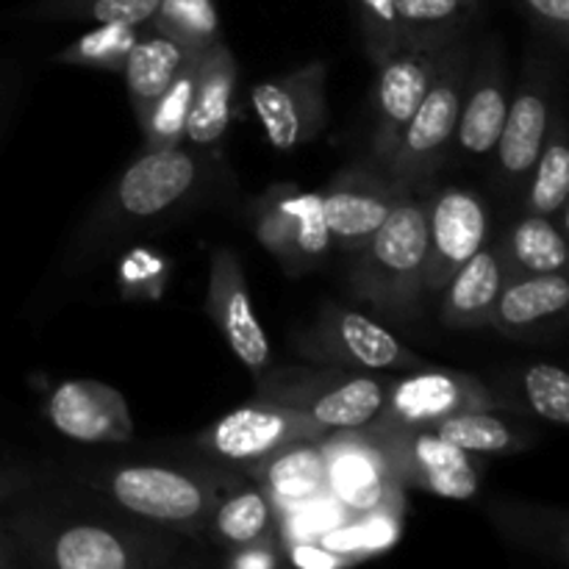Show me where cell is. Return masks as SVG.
Wrapping results in <instances>:
<instances>
[{"instance_id":"cell-1","label":"cell","mask_w":569,"mask_h":569,"mask_svg":"<svg viewBox=\"0 0 569 569\" xmlns=\"http://www.w3.org/2000/svg\"><path fill=\"white\" fill-rule=\"evenodd\" d=\"M428 203L406 192L359 248L353 287L378 309L406 311L426 292Z\"/></svg>"},{"instance_id":"cell-11","label":"cell","mask_w":569,"mask_h":569,"mask_svg":"<svg viewBox=\"0 0 569 569\" xmlns=\"http://www.w3.org/2000/svg\"><path fill=\"white\" fill-rule=\"evenodd\" d=\"M489 242V209L467 187H445L428 200L426 292H442L456 270Z\"/></svg>"},{"instance_id":"cell-10","label":"cell","mask_w":569,"mask_h":569,"mask_svg":"<svg viewBox=\"0 0 569 569\" xmlns=\"http://www.w3.org/2000/svg\"><path fill=\"white\" fill-rule=\"evenodd\" d=\"M256 233L261 244L292 272L320 264L333 244L322 211V192H303L295 187L270 189L259 203Z\"/></svg>"},{"instance_id":"cell-22","label":"cell","mask_w":569,"mask_h":569,"mask_svg":"<svg viewBox=\"0 0 569 569\" xmlns=\"http://www.w3.org/2000/svg\"><path fill=\"white\" fill-rule=\"evenodd\" d=\"M192 56L198 53L189 50L187 44L178 42V39L156 31L148 22L139 28L137 42L131 44V50H128L126 56V64H122L120 70L122 78H126L128 98H131L139 128H142L144 117H148L156 98L170 87L172 78L178 76V70H181Z\"/></svg>"},{"instance_id":"cell-39","label":"cell","mask_w":569,"mask_h":569,"mask_svg":"<svg viewBox=\"0 0 569 569\" xmlns=\"http://www.w3.org/2000/svg\"><path fill=\"white\" fill-rule=\"evenodd\" d=\"M533 22L553 39L559 48H567L569 37V0H526Z\"/></svg>"},{"instance_id":"cell-42","label":"cell","mask_w":569,"mask_h":569,"mask_svg":"<svg viewBox=\"0 0 569 569\" xmlns=\"http://www.w3.org/2000/svg\"><path fill=\"white\" fill-rule=\"evenodd\" d=\"M17 561L14 556V539H11L9 528H6V522H0V569L3 567H11Z\"/></svg>"},{"instance_id":"cell-40","label":"cell","mask_w":569,"mask_h":569,"mask_svg":"<svg viewBox=\"0 0 569 569\" xmlns=\"http://www.w3.org/2000/svg\"><path fill=\"white\" fill-rule=\"evenodd\" d=\"M281 561H283V542L278 539V533H272V537H264L259 539V542L233 550L228 565L233 569H272L281 565Z\"/></svg>"},{"instance_id":"cell-41","label":"cell","mask_w":569,"mask_h":569,"mask_svg":"<svg viewBox=\"0 0 569 569\" xmlns=\"http://www.w3.org/2000/svg\"><path fill=\"white\" fill-rule=\"evenodd\" d=\"M283 561H289V565H295V567H303V569H339V567L350 565V561H345L342 556L320 548L315 539H309V542L283 545Z\"/></svg>"},{"instance_id":"cell-36","label":"cell","mask_w":569,"mask_h":569,"mask_svg":"<svg viewBox=\"0 0 569 569\" xmlns=\"http://www.w3.org/2000/svg\"><path fill=\"white\" fill-rule=\"evenodd\" d=\"M522 389L542 420L565 428L569 422V378L556 365H531L522 376Z\"/></svg>"},{"instance_id":"cell-14","label":"cell","mask_w":569,"mask_h":569,"mask_svg":"<svg viewBox=\"0 0 569 569\" xmlns=\"http://www.w3.org/2000/svg\"><path fill=\"white\" fill-rule=\"evenodd\" d=\"M472 409H498V400L481 381L465 372L422 370L387 383L378 422L422 428Z\"/></svg>"},{"instance_id":"cell-19","label":"cell","mask_w":569,"mask_h":569,"mask_svg":"<svg viewBox=\"0 0 569 569\" xmlns=\"http://www.w3.org/2000/svg\"><path fill=\"white\" fill-rule=\"evenodd\" d=\"M409 189L395 183L389 176L365 170H348L322 192L331 242L342 250H359L381 228L392 206Z\"/></svg>"},{"instance_id":"cell-6","label":"cell","mask_w":569,"mask_h":569,"mask_svg":"<svg viewBox=\"0 0 569 569\" xmlns=\"http://www.w3.org/2000/svg\"><path fill=\"white\" fill-rule=\"evenodd\" d=\"M328 433L331 431L326 426L300 409L261 398L220 417L209 431H203L200 445L228 465L248 467L287 445L322 442Z\"/></svg>"},{"instance_id":"cell-4","label":"cell","mask_w":569,"mask_h":569,"mask_svg":"<svg viewBox=\"0 0 569 569\" xmlns=\"http://www.w3.org/2000/svg\"><path fill=\"white\" fill-rule=\"evenodd\" d=\"M261 398L292 406L326 426L328 431L365 428L378 420L387 398V383L370 376H345L333 370H287L261 383Z\"/></svg>"},{"instance_id":"cell-15","label":"cell","mask_w":569,"mask_h":569,"mask_svg":"<svg viewBox=\"0 0 569 569\" xmlns=\"http://www.w3.org/2000/svg\"><path fill=\"white\" fill-rule=\"evenodd\" d=\"M511 103V81L506 70V50L498 39L470 61L459 122H456V150L465 159H487L503 131L506 111Z\"/></svg>"},{"instance_id":"cell-32","label":"cell","mask_w":569,"mask_h":569,"mask_svg":"<svg viewBox=\"0 0 569 569\" xmlns=\"http://www.w3.org/2000/svg\"><path fill=\"white\" fill-rule=\"evenodd\" d=\"M198 61L200 53L192 56L187 64L178 70L172 78L170 87L156 98L150 106L148 117L142 122L144 133V150H159V148H176L183 142V131H187V117L189 106H192L194 92V76H198Z\"/></svg>"},{"instance_id":"cell-18","label":"cell","mask_w":569,"mask_h":569,"mask_svg":"<svg viewBox=\"0 0 569 569\" xmlns=\"http://www.w3.org/2000/svg\"><path fill=\"white\" fill-rule=\"evenodd\" d=\"M206 309L220 333L226 337L228 348L253 376H261L270 365V339L261 328L253 311L248 281H244L242 264L231 250H217L211 259L209 298Z\"/></svg>"},{"instance_id":"cell-31","label":"cell","mask_w":569,"mask_h":569,"mask_svg":"<svg viewBox=\"0 0 569 569\" xmlns=\"http://www.w3.org/2000/svg\"><path fill=\"white\" fill-rule=\"evenodd\" d=\"M433 433H439L442 439H448L456 448L467 450L470 456L481 453H511V450L526 448L528 433L520 431L517 426H511L506 417L495 415V409H472V411H459V415H450L445 420L433 422Z\"/></svg>"},{"instance_id":"cell-30","label":"cell","mask_w":569,"mask_h":569,"mask_svg":"<svg viewBox=\"0 0 569 569\" xmlns=\"http://www.w3.org/2000/svg\"><path fill=\"white\" fill-rule=\"evenodd\" d=\"M400 531H403V509H381L367 511V515H348L342 522L322 531L315 542L356 565L367 556L392 548Z\"/></svg>"},{"instance_id":"cell-20","label":"cell","mask_w":569,"mask_h":569,"mask_svg":"<svg viewBox=\"0 0 569 569\" xmlns=\"http://www.w3.org/2000/svg\"><path fill=\"white\" fill-rule=\"evenodd\" d=\"M233 92H237V59L220 39L200 53L183 139L198 148L220 144L231 126Z\"/></svg>"},{"instance_id":"cell-33","label":"cell","mask_w":569,"mask_h":569,"mask_svg":"<svg viewBox=\"0 0 569 569\" xmlns=\"http://www.w3.org/2000/svg\"><path fill=\"white\" fill-rule=\"evenodd\" d=\"M161 0H37L22 11L26 20H78V22H126L144 26Z\"/></svg>"},{"instance_id":"cell-3","label":"cell","mask_w":569,"mask_h":569,"mask_svg":"<svg viewBox=\"0 0 569 569\" xmlns=\"http://www.w3.org/2000/svg\"><path fill=\"white\" fill-rule=\"evenodd\" d=\"M365 431L381 448L400 487H415L450 500H472L481 489V472L472 465V456L431 428L387 426L376 420L365 426Z\"/></svg>"},{"instance_id":"cell-28","label":"cell","mask_w":569,"mask_h":569,"mask_svg":"<svg viewBox=\"0 0 569 569\" xmlns=\"http://www.w3.org/2000/svg\"><path fill=\"white\" fill-rule=\"evenodd\" d=\"M400 22V48L442 50L459 39L478 0H395Z\"/></svg>"},{"instance_id":"cell-37","label":"cell","mask_w":569,"mask_h":569,"mask_svg":"<svg viewBox=\"0 0 569 569\" xmlns=\"http://www.w3.org/2000/svg\"><path fill=\"white\" fill-rule=\"evenodd\" d=\"M345 517H348V511L339 503H333L328 495H322V498L300 503L295 506V509L278 511L276 533L283 545L309 542V539H317L322 531H328V528H333L337 522H342Z\"/></svg>"},{"instance_id":"cell-26","label":"cell","mask_w":569,"mask_h":569,"mask_svg":"<svg viewBox=\"0 0 569 569\" xmlns=\"http://www.w3.org/2000/svg\"><path fill=\"white\" fill-rule=\"evenodd\" d=\"M506 276H539V272L567 270L565 226L550 217L528 214L511 226L498 242Z\"/></svg>"},{"instance_id":"cell-21","label":"cell","mask_w":569,"mask_h":569,"mask_svg":"<svg viewBox=\"0 0 569 569\" xmlns=\"http://www.w3.org/2000/svg\"><path fill=\"white\" fill-rule=\"evenodd\" d=\"M250 478L270 495L276 511L295 509L300 503L326 495V450L322 442H295L256 465L244 467Z\"/></svg>"},{"instance_id":"cell-7","label":"cell","mask_w":569,"mask_h":569,"mask_svg":"<svg viewBox=\"0 0 569 569\" xmlns=\"http://www.w3.org/2000/svg\"><path fill=\"white\" fill-rule=\"evenodd\" d=\"M326 450V495L348 515L381 509H403V487L392 478L381 448L365 428L331 431L322 439Z\"/></svg>"},{"instance_id":"cell-27","label":"cell","mask_w":569,"mask_h":569,"mask_svg":"<svg viewBox=\"0 0 569 569\" xmlns=\"http://www.w3.org/2000/svg\"><path fill=\"white\" fill-rule=\"evenodd\" d=\"M276 503L256 483V487L237 489V492L217 500L209 520H206V528H209V537L217 545L237 550L264 537H272L276 533Z\"/></svg>"},{"instance_id":"cell-12","label":"cell","mask_w":569,"mask_h":569,"mask_svg":"<svg viewBox=\"0 0 569 569\" xmlns=\"http://www.w3.org/2000/svg\"><path fill=\"white\" fill-rule=\"evenodd\" d=\"M198 159L181 144L144 150L111 189V217L120 222H144L176 209L194 189Z\"/></svg>"},{"instance_id":"cell-24","label":"cell","mask_w":569,"mask_h":569,"mask_svg":"<svg viewBox=\"0 0 569 569\" xmlns=\"http://www.w3.org/2000/svg\"><path fill=\"white\" fill-rule=\"evenodd\" d=\"M148 548L144 539L117 528L76 522L56 533L50 542V561L59 569H128L153 561Z\"/></svg>"},{"instance_id":"cell-34","label":"cell","mask_w":569,"mask_h":569,"mask_svg":"<svg viewBox=\"0 0 569 569\" xmlns=\"http://www.w3.org/2000/svg\"><path fill=\"white\" fill-rule=\"evenodd\" d=\"M148 26L178 39L194 53H203L206 48L222 39L214 0H161Z\"/></svg>"},{"instance_id":"cell-43","label":"cell","mask_w":569,"mask_h":569,"mask_svg":"<svg viewBox=\"0 0 569 569\" xmlns=\"http://www.w3.org/2000/svg\"><path fill=\"white\" fill-rule=\"evenodd\" d=\"M0 522H3V520H0Z\"/></svg>"},{"instance_id":"cell-8","label":"cell","mask_w":569,"mask_h":569,"mask_svg":"<svg viewBox=\"0 0 569 569\" xmlns=\"http://www.w3.org/2000/svg\"><path fill=\"white\" fill-rule=\"evenodd\" d=\"M326 72L322 61H311L250 89V106L278 153L303 148L326 126Z\"/></svg>"},{"instance_id":"cell-23","label":"cell","mask_w":569,"mask_h":569,"mask_svg":"<svg viewBox=\"0 0 569 569\" xmlns=\"http://www.w3.org/2000/svg\"><path fill=\"white\" fill-rule=\"evenodd\" d=\"M506 267L498 244H483L476 256L465 261L450 276L442 292V320L450 328H483L489 326L495 300L506 283Z\"/></svg>"},{"instance_id":"cell-5","label":"cell","mask_w":569,"mask_h":569,"mask_svg":"<svg viewBox=\"0 0 569 569\" xmlns=\"http://www.w3.org/2000/svg\"><path fill=\"white\" fill-rule=\"evenodd\" d=\"M106 492L117 506L139 520L167 528L200 531L217 503L214 483L172 470V467H122L106 478Z\"/></svg>"},{"instance_id":"cell-17","label":"cell","mask_w":569,"mask_h":569,"mask_svg":"<svg viewBox=\"0 0 569 569\" xmlns=\"http://www.w3.org/2000/svg\"><path fill=\"white\" fill-rule=\"evenodd\" d=\"M48 420L72 442L122 445L133 439V417L122 392L89 378L59 383L50 392Z\"/></svg>"},{"instance_id":"cell-9","label":"cell","mask_w":569,"mask_h":569,"mask_svg":"<svg viewBox=\"0 0 569 569\" xmlns=\"http://www.w3.org/2000/svg\"><path fill=\"white\" fill-rule=\"evenodd\" d=\"M300 350L317 361L342 370H400L426 367L387 328L342 306H326L306 333Z\"/></svg>"},{"instance_id":"cell-25","label":"cell","mask_w":569,"mask_h":569,"mask_svg":"<svg viewBox=\"0 0 569 569\" xmlns=\"http://www.w3.org/2000/svg\"><path fill=\"white\" fill-rule=\"evenodd\" d=\"M569 306L567 272H539V276L506 278L495 300L489 326L500 333H520L537 322L565 315Z\"/></svg>"},{"instance_id":"cell-16","label":"cell","mask_w":569,"mask_h":569,"mask_svg":"<svg viewBox=\"0 0 569 569\" xmlns=\"http://www.w3.org/2000/svg\"><path fill=\"white\" fill-rule=\"evenodd\" d=\"M445 50V48H442ZM442 50L398 48L378 64L376 87V131H372V156L381 164L392 156L406 122L426 98L433 76L439 70Z\"/></svg>"},{"instance_id":"cell-38","label":"cell","mask_w":569,"mask_h":569,"mask_svg":"<svg viewBox=\"0 0 569 569\" xmlns=\"http://www.w3.org/2000/svg\"><path fill=\"white\" fill-rule=\"evenodd\" d=\"M353 9L359 14L367 53L376 64H381L389 53L400 48L398 6L395 0H353Z\"/></svg>"},{"instance_id":"cell-35","label":"cell","mask_w":569,"mask_h":569,"mask_svg":"<svg viewBox=\"0 0 569 569\" xmlns=\"http://www.w3.org/2000/svg\"><path fill=\"white\" fill-rule=\"evenodd\" d=\"M139 28L142 26H126V22H100L98 28L83 33L72 44H67L56 61L59 64L72 67H94V70H111L120 72L126 64V56L131 44L137 42Z\"/></svg>"},{"instance_id":"cell-13","label":"cell","mask_w":569,"mask_h":569,"mask_svg":"<svg viewBox=\"0 0 569 569\" xmlns=\"http://www.w3.org/2000/svg\"><path fill=\"white\" fill-rule=\"evenodd\" d=\"M553 122V76L537 53L528 61L517 92H511L503 131L495 144V167L500 181L520 183L531 176V167L542 150Z\"/></svg>"},{"instance_id":"cell-2","label":"cell","mask_w":569,"mask_h":569,"mask_svg":"<svg viewBox=\"0 0 569 569\" xmlns=\"http://www.w3.org/2000/svg\"><path fill=\"white\" fill-rule=\"evenodd\" d=\"M470 61V50L459 44V39L442 50L439 70L426 98L406 122L392 156L383 164L387 176L409 192L437 172L445 150L453 142Z\"/></svg>"},{"instance_id":"cell-29","label":"cell","mask_w":569,"mask_h":569,"mask_svg":"<svg viewBox=\"0 0 569 569\" xmlns=\"http://www.w3.org/2000/svg\"><path fill=\"white\" fill-rule=\"evenodd\" d=\"M569 198V148L567 128L561 114L553 117L545 137L542 150L531 167V189H528V209L531 214L550 217L565 226V211Z\"/></svg>"}]
</instances>
